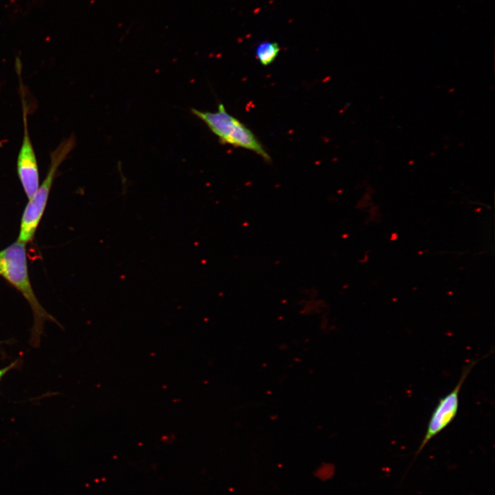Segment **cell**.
<instances>
[{"instance_id":"obj_1","label":"cell","mask_w":495,"mask_h":495,"mask_svg":"<svg viewBox=\"0 0 495 495\" xmlns=\"http://www.w3.org/2000/svg\"><path fill=\"white\" fill-rule=\"evenodd\" d=\"M0 275L15 286L30 304L34 316L31 342L34 346H38L44 321L54 320L41 306L32 289L24 243L18 241L0 252Z\"/></svg>"},{"instance_id":"obj_2","label":"cell","mask_w":495,"mask_h":495,"mask_svg":"<svg viewBox=\"0 0 495 495\" xmlns=\"http://www.w3.org/2000/svg\"><path fill=\"white\" fill-rule=\"evenodd\" d=\"M191 112L204 121L210 130L218 137L220 143L251 151L265 161L271 157L253 132L239 120L228 113L223 104L216 112L201 111L192 109Z\"/></svg>"},{"instance_id":"obj_3","label":"cell","mask_w":495,"mask_h":495,"mask_svg":"<svg viewBox=\"0 0 495 495\" xmlns=\"http://www.w3.org/2000/svg\"><path fill=\"white\" fill-rule=\"evenodd\" d=\"M74 143V138H69L62 142L52 153L50 166L47 176L36 193L30 199L24 211L19 241L25 243L34 236L36 228L43 213L57 168L71 151Z\"/></svg>"},{"instance_id":"obj_4","label":"cell","mask_w":495,"mask_h":495,"mask_svg":"<svg viewBox=\"0 0 495 495\" xmlns=\"http://www.w3.org/2000/svg\"><path fill=\"white\" fill-rule=\"evenodd\" d=\"M477 362L478 360L472 362L463 368L462 375L455 387L439 401L430 416L425 435L416 452L415 458L426 444L444 430L455 418L459 409L461 388L467 376Z\"/></svg>"},{"instance_id":"obj_5","label":"cell","mask_w":495,"mask_h":495,"mask_svg":"<svg viewBox=\"0 0 495 495\" xmlns=\"http://www.w3.org/2000/svg\"><path fill=\"white\" fill-rule=\"evenodd\" d=\"M23 123V139L17 157V172L24 190L30 199L38 188V172L35 153L28 133L25 108Z\"/></svg>"},{"instance_id":"obj_6","label":"cell","mask_w":495,"mask_h":495,"mask_svg":"<svg viewBox=\"0 0 495 495\" xmlns=\"http://www.w3.org/2000/svg\"><path fill=\"white\" fill-rule=\"evenodd\" d=\"M280 50V48L278 43L263 41L258 43L256 47L255 56L262 65L267 66L276 60Z\"/></svg>"},{"instance_id":"obj_7","label":"cell","mask_w":495,"mask_h":495,"mask_svg":"<svg viewBox=\"0 0 495 495\" xmlns=\"http://www.w3.org/2000/svg\"><path fill=\"white\" fill-rule=\"evenodd\" d=\"M17 363H18V360L10 363L7 366L0 368V382H1V379L3 377V376L8 372H9L11 369H12L17 364Z\"/></svg>"}]
</instances>
